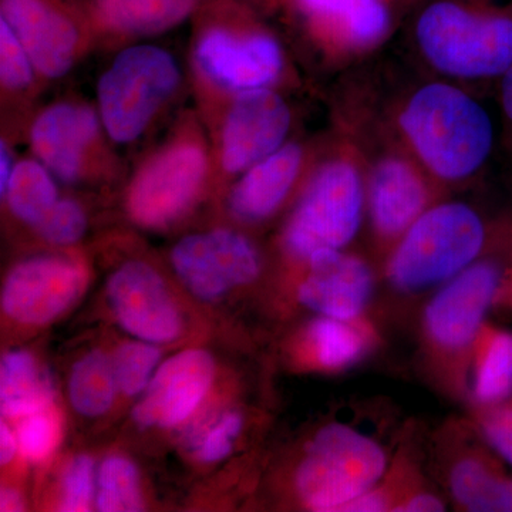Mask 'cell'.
<instances>
[{
  "mask_svg": "<svg viewBox=\"0 0 512 512\" xmlns=\"http://www.w3.org/2000/svg\"><path fill=\"white\" fill-rule=\"evenodd\" d=\"M400 126L424 165L444 180L470 177L493 148L494 127L487 111L448 84H429L414 93Z\"/></svg>",
  "mask_w": 512,
  "mask_h": 512,
  "instance_id": "cell-1",
  "label": "cell"
},
{
  "mask_svg": "<svg viewBox=\"0 0 512 512\" xmlns=\"http://www.w3.org/2000/svg\"><path fill=\"white\" fill-rule=\"evenodd\" d=\"M484 239L483 221L473 208L460 202L437 205L404 232L390 258L387 276L403 292L443 284L473 264Z\"/></svg>",
  "mask_w": 512,
  "mask_h": 512,
  "instance_id": "cell-2",
  "label": "cell"
},
{
  "mask_svg": "<svg viewBox=\"0 0 512 512\" xmlns=\"http://www.w3.org/2000/svg\"><path fill=\"white\" fill-rule=\"evenodd\" d=\"M180 84L177 60L163 47L136 45L121 50L97 84V111L106 136L117 144L137 141Z\"/></svg>",
  "mask_w": 512,
  "mask_h": 512,
  "instance_id": "cell-3",
  "label": "cell"
},
{
  "mask_svg": "<svg viewBox=\"0 0 512 512\" xmlns=\"http://www.w3.org/2000/svg\"><path fill=\"white\" fill-rule=\"evenodd\" d=\"M417 42L440 72L481 79L512 64V18L477 13L454 2H437L421 13Z\"/></svg>",
  "mask_w": 512,
  "mask_h": 512,
  "instance_id": "cell-4",
  "label": "cell"
},
{
  "mask_svg": "<svg viewBox=\"0 0 512 512\" xmlns=\"http://www.w3.org/2000/svg\"><path fill=\"white\" fill-rule=\"evenodd\" d=\"M387 467L383 447L345 424H330L306 447L296 490L312 511H343L376 488Z\"/></svg>",
  "mask_w": 512,
  "mask_h": 512,
  "instance_id": "cell-5",
  "label": "cell"
},
{
  "mask_svg": "<svg viewBox=\"0 0 512 512\" xmlns=\"http://www.w3.org/2000/svg\"><path fill=\"white\" fill-rule=\"evenodd\" d=\"M210 171V154L194 133L178 134L141 164L128 185L131 220L148 229L175 224L194 207Z\"/></svg>",
  "mask_w": 512,
  "mask_h": 512,
  "instance_id": "cell-6",
  "label": "cell"
},
{
  "mask_svg": "<svg viewBox=\"0 0 512 512\" xmlns=\"http://www.w3.org/2000/svg\"><path fill=\"white\" fill-rule=\"evenodd\" d=\"M363 185L355 165L335 160L323 165L306 188L286 227L289 254L306 259L348 245L360 227Z\"/></svg>",
  "mask_w": 512,
  "mask_h": 512,
  "instance_id": "cell-7",
  "label": "cell"
},
{
  "mask_svg": "<svg viewBox=\"0 0 512 512\" xmlns=\"http://www.w3.org/2000/svg\"><path fill=\"white\" fill-rule=\"evenodd\" d=\"M171 262L188 291L202 301L251 284L261 269L254 244L229 229L188 235L175 245Z\"/></svg>",
  "mask_w": 512,
  "mask_h": 512,
  "instance_id": "cell-8",
  "label": "cell"
},
{
  "mask_svg": "<svg viewBox=\"0 0 512 512\" xmlns=\"http://www.w3.org/2000/svg\"><path fill=\"white\" fill-rule=\"evenodd\" d=\"M99 111L79 101H60L40 111L29 130L33 157L55 175L74 184L97 164L103 148Z\"/></svg>",
  "mask_w": 512,
  "mask_h": 512,
  "instance_id": "cell-9",
  "label": "cell"
},
{
  "mask_svg": "<svg viewBox=\"0 0 512 512\" xmlns=\"http://www.w3.org/2000/svg\"><path fill=\"white\" fill-rule=\"evenodd\" d=\"M195 64L205 80L228 92L265 89L284 66L281 46L265 33L212 26L198 37Z\"/></svg>",
  "mask_w": 512,
  "mask_h": 512,
  "instance_id": "cell-10",
  "label": "cell"
},
{
  "mask_svg": "<svg viewBox=\"0 0 512 512\" xmlns=\"http://www.w3.org/2000/svg\"><path fill=\"white\" fill-rule=\"evenodd\" d=\"M291 110L279 94L265 89L238 93L222 120L218 163L228 174L245 173L252 165L285 146Z\"/></svg>",
  "mask_w": 512,
  "mask_h": 512,
  "instance_id": "cell-11",
  "label": "cell"
},
{
  "mask_svg": "<svg viewBox=\"0 0 512 512\" xmlns=\"http://www.w3.org/2000/svg\"><path fill=\"white\" fill-rule=\"evenodd\" d=\"M84 286L86 272L73 259L33 256L16 265L6 278L3 312L23 325H46L74 305Z\"/></svg>",
  "mask_w": 512,
  "mask_h": 512,
  "instance_id": "cell-12",
  "label": "cell"
},
{
  "mask_svg": "<svg viewBox=\"0 0 512 512\" xmlns=\"http://www.w3.org/2000/svg\"><path fill=\"white\" fill-rule=\"evenodd\" d=\"M500 281V269L493 262L470 265L447 281L424 312L431 343L446 352H460L471 345Z\"/></svg>",
  "mask_w": 512,
  "mask_h": 512,
  "instance_id": "cell-13",
  "label": "cell"
},
{
  "mask_svg": "<svg viewBox=\"0 0 512 512\" xmlns=\"http://www.w3.org/2000/svg\"><path fill=\"white\" fill-rule=\"evenodd\" d=\"M8 23L32 59L37 74L59 79L72 70L83 46L74 15L59 0H0Z\"/></svg>",
  "mask_w": 512,
  "mask_h": 512,
  "instance_id": "cell-14",
  "label": "cell"
},
{
  "mask_svg": "<svg viewBox=\"0 0 512 512\" xmlns=\"http://www.w3.org/2000/svg\"><path fill=\"white\" fill-rule=\"evenodd\" d=\"M117 322L134 338L170 343L180 336L181 316L163 278L146 262L121 265L107 282Z\"/></svg>",
  "mask_w": 512,
  "mask_h": 512,
  "instance_id": "cell-15",
  "label": "cell"
},
{
  "mask_svg": "<svg viewBox=\"0 0 512 512\" xmlns=\"http://www.w3.org/2000/svg\"><path fill=\"white\" fill-rule=\"evenodd\" d=\"M214 359L200 349L184 350L158 367L133 410L141 427L171 429L200 406L214 379Z\"/></svg>",
  "mask_w": 512,
  "mask_h": 512,
  "instance_id": "cell-16",
  "label": "cell"
},
{
  "mask_svg": "<svg viewBox=\"0 0 512 512\" xmlns=\"http://www.w3.org/2000/svg\"><path fill=\"white\" fill-rule=\"evenodd\" d=\"M308 262V275L298 292L302 305L329 318L359 319L373 293L369 265L336 249L316 252Z\"/></svg>",
  "mask_w": 512,
  "mask_h": 512,
  "instance_id": "cell-17",
  "label": "cell"
},
{
  "mask_svg": "<svg viewBox=\"0 0 512 512\" xmlns=\"http://www.w3.org/2000/svg\"><path fill=\"white\" fill-rule=\"evenodd\" d=\"M427 190L412 165L400 158L380 161L370 177L373 225L384 238L400 237L424 212Z\"/></svg>",
  "mask_w": 512,
  "mask_h": 512,
  "instance_id": "cell-18",
  "label": "cell"
},
{
  "mask_svg": "<svg viewBox=\"0 0 512 512\" xmlns=\"http://www.w3.org/2000/svg\"><path fill=\"white\" fill-rule=\"evenodd\" d=\"M302 148L285 144L274 154L248 168L229 195V208L244 221H262L274 214L298 180Z\"/></svg>",
  "mask_w": 512,
  "mask_h": 512,
  "instance_id": "cell-19",
  "label": "cell"
},
{
  "mask_svg": "<svg viewBox=\"0 0 512 512\" xmlns=\"http://www.w3.org/2000/svg\"><path fill=\"white\" fill-rule=\"evenodd\" d=\"M198 0H89L90 15L106 32L119 36H156L177 28Z\"/></svg>",
  "mask_w": 512,
  "mask_h": 512,
  "instance_id": "cell-20",
  "label": "cell"
},
{
  "mask_svg": "<svg viewBox=\"0 0 512 512\" xmlns=\"http://www.w3.org/2000/svg\"><path fill=\"white\" fill-rule=\"evenodd\" d=\"M53 386L49 373L26 350L3 356L0 366V407L8 417L29 416L50 409Z\"/></svg>",
  "mask_w": 512,
  "mask_h": 512,
  "instance_id": "cell-21",
  "label": "cell"
},
{
  "mask_svg": "<svg viewBox=\"0 0 512 512\" xmlns=\"http://www.w3.org/2000/svg\"><path fill=\"white\" fill-rule=\"evenodd\" d=\"M357 320L320 316L306 332L316 365L323 370H345L365 357L372 346V333Z\"/></svg>",
  "mask_w": 512,
  "mask_h": 512,
  "instance_id": "cell-22",
  "label": "cell"
},
{
  "mask_svg": "<svg viewBox=\"0 0 512 512\" xmlns=\"http://www.w3.org/2000/svg\"><path fill=\"white\" fill-rule=\"evenodd\" d=\"M312 18L339 29L356 45H372L386 35L389 10L382 0H299Z\"/></svg>",
  "mask_w": 512,
  "mask_h": 512,
  "instance_id": "cell-23",
  "label": "cell"
},
{
  "mask_svg": "<svg viewBox=\"0 0 512 512\" xmlns=\"http://www.w3.org/2000/svg\"><path fill=\"white\" fill-rule=\"evenodd\" d=\"M2 195L12 214L33 227L45 220L59 201L55 175L35 157L16 161Z\"/></svg>",
  "mask_w": 512,
  "mask_h": 512,
  "instance_id": "cell-24",
  "label": "cell"
},
{
  "mask_svg": "<svg viewBox=\"0 0 512 512\" xmlns=\"http://www.w3.org/2000/svg\"><path fill=\"white\" fill-rule=\"evenodd\" d=\"M453 497L461 507L478 512H512V481L491 473L476 458H464L450 474Z\"/></svg>",
  "mask_w": 512,
  "mask_h": 512,
  "instance_id": "cell-25",
  "label": "cell"
},
{
  "mask_svg": "<svg viewBox=\"0 0 512 512\" xmlns=\"http://www.w3.org/2000/svg\"><path fill=\"white\" fill-rule=\"evenodd\" d=\"M113 362L100 350H93L74 365L69 380L73 409L86 417L101 416L110 409L116 396Z\"/></svg>",
  "mask_w": 512,
  "mask_h": 512,
  "instance_id": "cell-26",
  "label": "cell"
},
{
  "mask_svg": "<svg viewBox=\"0 0 512 512\" xmlns=\"http://www.w3.org/2000/svg\"><path fill=\"white\" fill-rule=\"evenodd\" d=\"M474 397L481 404L503 402L512 393V333L488 340L474 375Z\"/></svg>",
  "mask_w": 512,
  "mask_h": 512,
  "instance_id": "cell-27",
  "label": "cell"
},
{
  "mask_svg": "<svg viewBox=\"0 0 512 512\" xmlns=\"http://www.w3.org/2000/svg\"><path fill=\"white\" fill-rule=\"evenodd\" d=\"M96 504L103 512H136L144 508L136 466L123 457L101 464L96 478Z\"/></svg>",
  "mask_w": 512,
  "mask_h": 512,
  "instance_id": "cell-28",
  "label": "cell"
},
{
  "mask_svg": "<svg viewBox=\"0 0 512 512\" xmlns=\"http://www.w3.org/2000/svg\"><path fill=\"white\" fill-rule=\"evenodd\" d=\"M160 357L156 343L138 339L121 345L111 359L119 390L126 396H136L146 390Z\"/></svg>",
  "mask_w": 512,
  "mask_h": 512,
  "instance_id": "cell-29",
  "label": "cell"
},
{
  "mask_svg": "<svg viewBox=\"0 0 512 512\" xmlns=\"http://www.w3.org/2000/svg\"><path fill=\"white\" fill-rule=\"evenodd\" d=\"M37 72L25 47L5 20L0 19V82L8 93L28 90Z\"/></svg>",
  "mask_w": 512,
  "mask_h": 512,
  "instance_id": "cell-30",
  "label": "cell"
},
{
  "mask_svg": "<svg viewBox=\"0 0 512 512\" xmlns=\"http://www.w3.org/2000/svg\"><path fill=\"white\" fill-rule=\"evenodd\" d=\"M16 437L26 460L35 463L45 460L55 451L60 440L59 417L50 409L22 417Z\"/></svg>",
  "mask_w": 512,
  "mask_h": 512,
  "instance_id": "cell-31",
  "label": "cell"
},
{
  "mask_svg": "<svg viewBox=\"0 0 512 512\" xmlns=\"http://www.w3.org/2000/svg\"><path fill=\"white\" fill-rule=\"evenodd\" d=\"M36 228L50 244L67 247L83 238L87 228V217L76 201L64 198L57 201L52 211Z\"/></svg>",
  "mask_w": 512,
  "mask_h": 512,
  "instance_id": "cell-32",
  "label": "cell"
},
{
  "mask_svg": "<svg viewBox=\"0 0 512 512\" xmlns=\"http://www.w3.org/2000/svg\"><path fill=\"white\" fill-rule=\"evenodd\" d=\"M96 478L92 458L87 456L74 458L64 473L60 511H89L97 491V484H94Z\"/></svg>",
  "mask_w": 512,
  "mask_h": 512,
  "instance_id": "cell-33",
  "label": "cell"
},
{
  "mask_svg": "<svg viewBox=\"0 0 512 512\" xmlns=\"http://www.w3.org/2000/svg\"><path fill=\"white\" fill-rule=\"evenodd\" d=\"M242 424L244 421L238 413L225 414L202 440L200 451H198L201 461L217 463L224 460L234 448L235 440L241 433Z\"/></svg>",
  "mask_w": 512,
  "mask_h": 512,
  "instance_id": "cell-34",
  "label": "cell"
},
{
  "mask_svg": "<svg viewBox=\"0 0 512 512\" xmlns=\"http://www.w3.org/2000/svg\"><path fill=\"white\" fill-rule=\"evenodd\" d=\"M487 440L512 466V410L491 413L484 421Z\"/></svg>",
  "mask_w": 512,
  "mask_h": 512,
  "instance_id": "cell-35",
  "label": "cell"
},
{
  "mask_svg": "<svg viewBox=\"0 0 512 512\" xmlns=\"http://www.w3.org/2000/svg\"><path fill=\"white\" fill-rule=\"evenodd\" d=\"M389 507V498L383 493L382 490L367 491L366 494L360 495L355 498L352 503L346 505L343 511L349 512H377L387 510Z\"/></svg>",
  "mask_w": 512,
  "mask_h": 512,
  "instance_id": "cell-36",
  "label": "cell"
},
{
  "mask_svg": "<svg viewBox=\"0 0 512 512\" xmlns=\"http://www.w3.org/2000/svg\"><path fill=\"white\" fill-rule=\"evenodd\" d=\"M393 510L404 512H436L444 511L446 508H444L443 501H441L439 497L424 493L407 498L406 501L397 505Z\"/></svg>",
  "mask_w": 512,
  "mask_h": 512,
  "instance_id": "cell-37",
  "label": "cell"
},
{
  "mask_svg": "<svg viewBox=\"0 0 512 512\" xmlns=\"http://www.w3.org/2000/svg\"><path fill=\"white\" fill-rule=\"evenodd\" d=\"M18 450V437L13 436L9 427L2 423V426H0V460H2V464L10 463L15 458Z\"/></svg>",
  "mask_w": 512,
  "mask_h": 512,
  "instance_id": "cell-38",
  "label": "cell"
},
{
  "mask_svg": "<svg viewBox=\"0 0 512 512\" xmlns=\"http://www.w3.org/2000/svg\"><path fill=\"white\" fill-rule=\"evenodd\" d=\"M16 161L13 160L12 151L6 141H2V151H0V191L5 190L10 175L13 173Z\"/></svg>",
  "mask_w": 512,
  "mask_h": 512,
  "instance_id": "cell-39",
  "label": "cell"
},
{
  "mask_svg": "<svg viewBox=\"0 0 512 512\" xmlns=\"http://www.w3.org/2000/svg\"><path fill=\"white\" fill-rule=\"evenodd\" d=\"M0 510L3 512L25 510V503H23L22 495H20L16 490H10V488L3 490L2 495H0Z\"/></svg>",
  "mask_w": 512,
  "mask_h": 512,
  "instance_id": "cell-40",
  "label": "cell"
},
{
  "mask_svg": "<svg viewBox=\"0 0 512 512\" xmlns=\"http://www.w3.org/2000/svg\"><path fill=\"white\" fill-rule=\"evenodd\" d=\"M501 100H503V109L505 116L512 121V64L507 72L503 74V84H501Z\"/></svg>",
  "mask_w": 512,
  "mask_h": 512,
  "instance_id": "cell-41",
  "label": "cell"
}]
</instances>
